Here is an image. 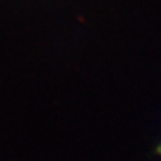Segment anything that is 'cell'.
Instances as JSON below:
<instances>
[{
  "mask_svg": "<svg viewBox=\"0 0 161 161\" xmlns=\"http://www.w3.org/2000/svg\"><path fill=\"white\" fill-rule=\"evenodd\" d=\"M158 151H159V152H160V153H161V144H160V146H159V148H158Z\"/></svg>",
  "mask_w": 161,
  "mask_h": 161,
  "instance_id": "obj_1",
  "label": "cell"
}]
</instances>
